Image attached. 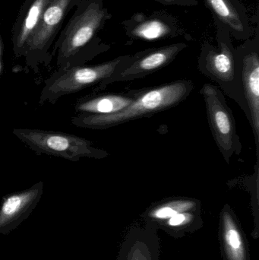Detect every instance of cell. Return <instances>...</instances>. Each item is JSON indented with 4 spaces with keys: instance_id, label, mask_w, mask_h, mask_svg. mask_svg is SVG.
Masks as SVG:
<instances>
[{
    "instance_id": "1",
    "label": "cell",
    "mask_w": 259,
    "mask_h": 260,
    "mask_svg": "<svg viewBox=\"0 0 259 260\" xmlns=\"http://www.w3.org/2000/svg\"><path fill=\"white\" fill-rule=\"evenodd\" d=\"M194 88L193 81L179 79L158 86L137 90L133 102L122 111L108 115L76 114L71 118V124L82 129L105 130L151 117L182 103Z\"/></svg>"
},
{
    "instance_id": "2",
    "label": "cell",
    "mask_w": 259,
    "mask_h": 260,
    "mask_svg": "<svg viewBox=\"0 0 259 260\" xmlns=\"http://www.w3.org/2000/svg\"><path fill=\"white\" fill-rule=\"evenodd\" d=\"M111 14L103 6V0H88L82 12L75 18L59 45L57 65L59 69L83 66L85 62L109 50L96 35Z\"/></svg>"
},
{
    "instance_id": "3",
    "label": "cell",
    "mask_w": 259,
    "mask_h": 260,
    "mask_svg": "<svg viewBox=\"0 0 259 260\" xmlns=\"http://www.w3.org/2000/svg\"><path fill=\"white\" fill-rule=\"evenodd\" d=\"M217 44L205 41L198 59V70L205 77L217 84L224 94L238 105L249 120L247 105L243 95L230 30L225 24L214 20Z\"/></svg>"
},
{
    "instance_id": "4",
    "label": "cell",
    "mask_w": 259,
    "mask_h": 260,
    "mask_svg": "<svg viewBox=\"0 0 259 260\" xmlns=\"http://www.w3.org/2000/svg\"><path fill=\"white\" fill-rule=\"evenodd\" d=\"M131 56H118L97 65L59 69L44 82L40 95V105H54L64 96L76 94L93 87H95L94 92L101 84L120 70L130 59Z\"/></svg>"
},
{
    "instance_id": "5",
    "label": "cell",
    "mask_w": 259,
    "mask_h": 260,
    "mask_svg": "<svg viewBox=\"0 0 259 260\" xmlns=\"http://www.w3.org/2000/svg\"><path fill=\"white\" fill-rule=\"evenodd\" d=\"M12 133L38 155L46 154L71 161L109 156L107 151L97 148L91 141L69 133L27 128H14Z\"/></svg>"
},
{
    "instance_id": "6",
    "label": "cell",
    "mask_w": 259,
    "mask_h": 260,
    "mask_svg": "<svg viewBox=\"0 0 259 260\" xmlns=\"http://www.w3.org/2000/svg\"><path fill=\"white\" fill-rule=\"evenodd\" d=\"M199 92L205 102L211 134L224 159L229 165L233 155H239L242 151L233 111L227 104L225 94L216 85L205 84Z\"/></svg>"
},
{
    "instance_id": "7",
    "label": "cell",
    "mask_w": 259,
    "mask_h": 260,
    "mask_svg": "<svg viewBox=\"0 0 259 260\" xmlns=\"http://www.w3.org/2000/svg\"><path fill=\"white\" fill-rule=\"evenodd\" d=\"M236 58L243 95L249 114V124L259 149V30L255 37L236 47Z\"/></svg>"
},
{
    "instance_id": "8",
    "label": "cell",
    "mask_w": 259,
    "mask_h": 260,
    "mask_svg": "<svg viewBox=\"0 0 259 260\" xmlns=\"http://www.w3.org/2000/svg\"><path fill=\"white\" fill-rule=\"evenodd\" d=\"M187 47L186 43L179 42L138 52L131 56L130 59L94 93L103 91L115 82H129L153 74L170 65Z\"/></svg>"
},
{
    "instance_id": "9",
    "label": "cell",
    "mask_w": 259,
    "mask_h": 260,
    "mask_svg": "<svg viewBox=\"0 0 259 260\" xmlns=\"http://www.w3.org/2000/svg\"><path fill=\"white\" fill-rule=\"evenodd\" d=\"M121 24L126 36L132 40L158 41L186 35L179 20L164 11H157L150 15L137 12Z\"/></svg>"
},
{
    "instance_id": "10",
    "label": "cell",
    "mask_w": 259,
    "mask_h": 260,
    "mask_svg": "<svg viewBox=\"0 0 259 260\" xmlns=\"http://www.w3.org/2000/svg\"><path fill=\"white\" fill-rule=\"evenodd\" d=\"M71 0H51L47 5L38 26L24 47L26 62L35 72L44 62L45 52L55 30L63 18Z\"/></svg>"
},
{
    "instance_id": "11",
    "label": "cell",
    "mask_w": 259,
    "mask_h": 260,
    "mask_svg": "<svg viewBox=\"0 0 259 260\" xmlns=\"http://www.w3.org/2000/svg\"><path fill=\"white\" fill-rule=\"evenodd\" d=\"M42 180L24 190L4 196L0 206V235H8L31 215L44 194Z\"/></svg>"
},
{
    "instance_id": "12",
    "label": "cell",
    "mask_w": 259,
    "mask_h": 260,
    "mask_svg": "<svg viewBox=\"0 0 259 260\" xmlns=\"http://www.w3.org/2000/svg\"><path fill=\"white\" fill-rule=\"evenodd\" d=\"M214 20L225 24L231 36L237 40L249 39L252 35L248 11L241 0H203Z\"/></svg>"
},
{
    "instance_id": "13",
    "label": "cell",
    "mask_w": 259,
    "mask_h": 260,
    "mask_svg": "<svg viewBox=\"0 0 259 260\" xmlns=\"http://www.w3.org/2000/svg\"><path fill=\"white\" fill-rule=\"evenodd\" d=\"M157 229L146 223L144 227L129 231L122 244L118 260H158L160 243Z\"/></svg>"
},
{
    "instance_id": "14",
    "label": "cell",
    "mask_w": 259,
    "mask_h": 260,
    "mask_svg": "<svg viewBox=\"0 0 259 260\" xmlns=\"http://www.w3.org/2000/svg\"><path fill=\"white\" fill-rule=\"evenodd\" d=\"M220 239L225 260H250L247 241L235 213L228 204L220 212Z\"/></svg>"
},
{
    "instance_id": "15",
    "label": "cell",
    "mask_w": 259,
    "mask_h": 260,
    "mask_svg": "<svg viewBox=\"0 0 259 260\" xmlns=\"http://www.w3.org/2000/svg\"><path fill=\"white\" fill-rule=\"evenodd\" d=\"M137 90L126 93L94 94L81 98L75 103L77 114L108 115L115 114L129 106L136 97Z\"/></svg>"
},
{
    "instance_id": "16",
    "label": "cell",
    "mask_w": 259,
    "mask_h": 260,
    "mask_svg": "<svg viewBox=\"0 0 259 260\" xmlns=\"http://www.w3.org/2000/svg\"><path fill=\"white\" fill-rule=\"evenodd\" d=\"M199 209H201L200 202L195 199H169L151 206L144 212V218L146 223L157 228L158 224L176 214Z\"/></svg>"
},
{
    "instance_id": "17",
    "label": "cell",
    "mask_w": 259,
    "mask_h": 260,
    "mask_svg": "<svg viewBox=\"0 0 259 260\" xmlns=\"http://www.w3.org/2000/svg\"><path fill=\"white\" fill-rule=\"evenodd\" d=\"M202 225L201 209L180 212L170 217L157 226L175 238L193 232Z\"/></svg>"
},
{
    "instance_id": "18",
    "label": "cell",
    "mask_w": 259,
    "mask_h": 260,
    "mask_svg": "<svg viewBox=\"0 0 259 260\" xmlns=\"http://www.w3.org/2000/svg\"><path fill=\"white\" fill-rule=\"evenodd\" d=\"M50 1L51 0H35L30 6L15 40V52L17 56L24 55L26 44L36 29L46 7Z\"/></svg>"
},
{
    "instance_id": "19",
    "label": "cell",
    "mask_w": 259,
    "mask_h": 260,
    "mask_svg": "<svg viewBox=\"0 0 259 260\" xmlns=\"http://www.w3.org/2000/svg\"><path fill=\"white\" fill-rule=\"evenodd\" d=\"M166 6H198V0H154Z\"/></svg>"
},
{
    "instance_id": "20",
    "label": "cell",
    "mask_w": 259,
    "mask_h": 260,
    "mask_svg": "<svg viewBox=\"0 0 259 260\" xmlns=\"http://www.w3.org/2000/svg\"><path fill=\"white\" fill-rule=\"evenodd\" d=\"M3 43L1 37H0V76L3 72Z\"/></svg>"
}]
</instances>
